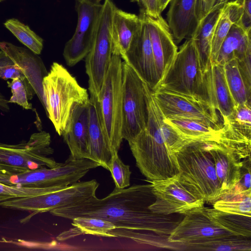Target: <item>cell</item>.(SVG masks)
Wrapping results in <instances>:
<instances>
[{"label": "cell", "instance_id": "obj_8", "mask_svg": "<svg viewBox=\"0 0 251 251\" xmlns=\"http://www.w3.org/2000/svg\"><path fill=\"white\" fill-rule=\"evenodd\" d=\"M115 5L105 0L99 15L92 46L85 57L90 96L98 98L109 69L112 57V20Z\"/></svg>", "mask_w": 251, "mask_h": 251}, {"label": "cell", "instance_id": "obj_48", "mask_svg": "<svg viewBox=\"0 0 251 251\" xmlns=\"http://www.w3.org/2000/svg\"><path fill=\"white\" fill-rule=\"evenodd\" d=\"M237 0V1H239V2H241L242 1V0Z\"/></svg>", "mask_w": 251, "mask_h": 251}, {"label": "cell", "instance_id": "obj_42", "mask_svg": "<svg viewBox=\"0 0 251 251\" xmlns=\"http://www.w3.org/2000/svg\"><path fill=\"white\" fill-rule=\"evenodd\" d=\"M244 163L241 170L240 177L235 186L229 190L231 193L251 192V157L243 159Z\"/></svg>", "mask_w": 251, "mask_h": 251}, {"label": "cell", "instance_id": "obj_30", "mask_svg": "<svg viewBox=\"0 0 251 251\" xmlns=\"http://www.w3.org/2000/svg\"><path fill=\"white\" fill-rule=\"evenodd\" d=\"M226 82L237 105L251 103V92L247 89L240 73L237 59H232L223 65Z\"/></svg>", "mask_w": 251, "mask_h": 251}, {"label": "cell", "instance_id": "obj_49", "mask_svg": "<svg viewBox=\"0 0 251 251\" xmlns=\"http://www.w3.org/2000/svg\"><path fill=\"white\" fill-rule=\"evenodd\" d=\"M98 2H100L101 0H97Z\"/></svg>", "mask_w": 251, "mask_h": 251}, {"label": "cell", "instance_id": "obj_39", "mask_svg": "<svg viewBox=\"0 0 251 251\" xmlns=\"http://www.w3.org/2000/svg\"><path fill=\"white\" fill-rule=\"evenodd\" d=\"M108 170L111 173L115 187L124 189L129 186L131 174L130 167L122 162L118 152L112 155L108 164Z\"/></svg>", "mask_w": 251, "mask_h": 251}, {"label": "cell", "instance_id": "obj_10", "mask_svg": "<svg viewBox=\"0 0 251 251\" xmlns=\"http://www.w3.org/2000/svg\"><path fill=\"white\" fill-rule=\"evenodd\" d=\"M147 181L151 184L155 196V201L149 206L154 213L184 215L204 206L203 196L180 172L166 179Z\"/></svg>", "mask_w": 251, "mask_h": 251}, {"label": "cell", "instance_id": "obj_44", "mask_svg": "<svg viewBox=\"0 0 251 251\" xmlns=\"http://www.w3.org/2000/svg\"><path fill=\"white\" fill-rule=\"evenodd\" d=\"M223 0H197L196 13L199 22L217 2Z\"/></svg>", "mask_w": 251, "mask_h": 251}, {"label": "cell", "instance_id": "obj_37", "mask_svg": "<svg viewBox=\"0 0 251 251\" xmlns=\"http://www.w3.org/2000/svg\"><path fill=\"white\" fill-rule=\"evenodd\" d=\"M0 77L7 80L20 78L25 85L28 100L33 98L34 92L20 68L2 50H0Z\"/></svg>", "mask_w": 251, "mask_h": 251}, {"label": "cell", "instance_id": "obj_33", "mask_svg": "<svg viewBox=\"0 0 251 251\" xmlns=\"http://www.w3.org/2000/svg\"><path fill=\"white\" fill-rule=\"evenodd\" d=\"M250 239V237L233 235L211 243L187 247L185 250L251 251Z\"/></svg>", "mask_w": 251, "mask_h": 251}, {"label": "cell", "instance_id": "obj_3", "mask_svg": "<svg viewBox=\"0 0 251 251\" xmlns=\"http://www.w3.org/2000/svg\"><path fill=\"white\" fill-rule=\"evenodd\" d=\"M44 108L56 132L62 136L72 111L88 103L87 90L61 64L53 62L42 81Z\"/></svg>", "mask_w": 251, "mask_h": 251}, {"label": "cell", "instance_id": "obj_12", "mask_svg": "<svg viewBox=\"0 0 251 251\" xmlns=\"http://www.w3.org/2000/svg\"><path fill=\"white\" fill-rule=\"evenodd\" d=\"M99 186V183L95 179L77 182L61 189L44 194L5 201L0 202V206L31 211L33 216L73 204L96 196Z\"/></svg>", "mask_w": 251, "mask_h": 251}, {"label": "cell", "instance_id": "obj_13", "mask_svg": "<svg viewBox=\"0 0 251 251\" xmlns=\"http://www.w3.org/2000/svg\"><path fill=\"white\" fill-rule=\"evenodd\" d=\"M152 96L166 118L197 120L216 129L223 128L219 113L207 103L194 96L164 90L152 91Z\"/></svg>", "mask_w": 251, "mask_h": 251}, {"label": "cell", "instance_id": "obj_17", "mask_svg": "<svg viewBox=\"0 0 251 251\" xmlns=\"http://www.w3.org/2000/svg\"><path fill=\"white\" fill-rule=\"evenodd\" d=\"M123 58L153 91L159 83L147 26L143 20Z\"/></svg>", "mask_w": 251, "mask_h": 251}, {"label": "cell", "instance_id": "obj_31", "mask_svg": "<svg viewBox=\"0 0 251 251\" xmlns=\"http://www.w3.org/2000/svg\"><path fill=\"white\" fill-rule=\"evenodd\" d=\"M213 206L222 211L251 217V192L237 193L226 191Z\"/></svg>", "mask_w": 251, "mask_h": 251}, {"label": "cell", "instance_id": "obj_46", "mask_svg": "<svg viewBox=\"0 0 251 251\" xmlns=\"http://www.w3.org/2000/svg\"><path fill=\"white\" fill-rule=\"evenodd\" d=\"M8 100L4 95L0 92V110L8 112L9 111Z\"/></svg>", "mask_w": 251, "mask_h": 251}, {"label": "cell", "instance_id": "obj_9", "mask_svg": "<svg viewBox=\"0 0 251 251\" xmlns=\"http://www.w3.org/2000/svg\"><path fill=\"white\" fill-rule=\"evenodd\" d=\"M122 136L128 142L146 127L148 118L147 84L126 62L122 63Z\"/></svg>", "mask_w": 251, "mask_h": 251}, {"label": "cell", "instance_id": "obj_43", "mask_svg": "<svg viewBox=\"0 0 251 251\" xmlns=\"http://www.w3.org/2000/svg\"><path fill=\"white\" fill-rule=\"evenodd\" d=\"M251 49L241 59H237L240 73L248 91L251 92Z\"/></svg>", "mask_w": 251, "mask_h": 251}, {"label": "cell", "instance_id": "obj_4", "mask_svg": "<svg viewBox=\"0 0 251 251\" xmlns=\"http://www.w3.org/2000/svg\"><path fill=\"white\" fill-rule=\"evenodd\" d=\"M50 143V135L45 131L35 132L28 141L17 144L0 142V173L16 174L58 166L60 163L50 157L53 153Z\"/></svg>", "mask_w": 251, "mask_h": 251}, {"label": "cell", "instance_id": "obj_34", "mask_svg": "<svg viewBox=\"0 0 251 251\" xmlns=\"http://www.w3.org/2000/svg\"><path fill=\"white\" fill-rule=\"evenodd\" d=\"M251 105H237L233 112L224 123L235 133L251 139Z\"/></svg>", "mask_w": 251, "mask_h": 251}, {"label": "cell", "instance_id": "obj_21", "mask_svg": "<svg viewBox=\"0 0 251 251\" xmlns=\"http://www.w3.org/2000/svg\"><path fill=\"white\" fill-rule=\"evenodd\" d=\"M89 101L75 106L62 135L75 159H89Z\"/></svg>", "mask_w": 251, "mask_h": 251}, {"label": "cell", "instance_id": "obj_41", "mask_svg": "<svg viewBox=\"0 0 251 251\" xmlns=\"http://www.w3.org/2000/svg\"><path fill=\"white\" fill-rule=\"evenodd\" d=\"M161 127L168 147L175 154H176L183 147L191 143L166 123L164 120V116Z\"/></svg>", "mask_w": 251, "mask_h": 251}, {"label": "cell", "instance_id": "obj_22", "mask_svg": "<svg viewBox=\"0 0 251 251\" xmlns=\"http://www.w3.org/2000/svg\"><path fill=\"white\" fill-rule=\"evenodd\" d=\"M167 14V24L176 44L190 38L199 23L197 0H171Z\"/></svg>", "mask_w": 251, "mask_h": 251}, {"label": "cell", "instance_id": "obj_11", "mask_svg": "<svg viewBox=\"0 0 251 251\" xmlns=\"http://www.w3.org/2000/svg\"><path fill=\"white\" fill-rule=\"evenodd\" d=\"M202 74L201 63L195 41L188 38L180 46L153 91L164 90L197 97Z\"/></svg>", "mask_w": 251, "mask_h": 251}, {"label": "cell", "instance_id": "obj_36", "mask_svg": "<svg viewBox=\"0 0 251 251\" xmlns=\"http://www.w3.org/2000/svg\"><path fill=\"white\" fill-rule=\"evenodd\" d=\"M227 2L224 7L213 34L211 45V60L213 62H216L222 44L233 24L230 17Z\"/></svg>", "mask_w": 251, "mask_h": 251}, {"label": "cell", "instance_id": "obj_15", "mask_svg": "<svg viewBox=\"0 0 251 251\" xmlns=\"http://www.w3.org/2000/svg\"><path fill=\"white\" fill-rule=\"evenodd\" d=\"M184 215L168 236V241L184 246L185 250L187 247L203 245L234 235L213 222L204 206Z\"/></svg>", "mask_w": 251, "mask_h": 251}, {"label": "cell", "instance_id": "obj_1", "mask_svg": "<svg viewBox=\"0 0 251 251\" xmlns=\"http://www.w3.org/2000/svg\"><path fill=\"white\" fill-rule=\"evenodd\" d=\"M155 200L151 184L116 187L106 197L96 196L50 211L52 215L72 220L78 217L101 218L113 223L116 228L150 231L169 236L184 217L176 214L156 213L149 209Z\"/></svg>", "mask_w": 251, "mask_h": 251}, {"label": "cell", "instance_id": "obj_32", "mask_svg": "<svg viewBox=\"0 0 251 251\" xmlns=\"http://www.w3.org/2000/svg\"><path fill=\"white\" fill-rule=\"evenodd\" d=\"M5 26L32 52L40 54L43 48V40L29 27L16 19H10L4 24Z\"/></svg>", "mask_w": 251, "mask_h": 251}, {"label": "cell", "instance_id": "obj_25", "mask_svg": "<svg viewBox=\"0 0 251 251\" xmlns=\"http://www.w3.org/2000/svg\"><path fill=\"white\" fill-rule=\"evenodd\" d=\"M229 0L217 2L199 22L192 36L196 45L203 72L211 60V45L214 30L225 4Z\"/></svg>", "mask_w": 251, "mask_h": 251}, {"label": "cell", "instance_id": "obj_27", "mask_svg": "<svg viewBox=\"0 0 251 251\" xmlns=\"http://www.w3.org/2000/svg\"><path fill=\"white\" fill-rule=\"evenodd\" d=\"M251 30L233 24L223 42L215 63L224 65L229 60L242 58L251 49Z\"/></svg>", "mask_w": 251, "mask_h": 251}, {"label": "cell", "instance_id": "obj_38", "mask_svg": "<svg viewBox=\"0 0 251 251\" xmlns=\"http://www.w3.org/2000/svg\"><path fill=\"white\" fill-rule=\"evenodd\" d=\"M227 5L233 23L251 30V0H243L241 2L229 0Z\"/></svg>", "mask_w": 251, "mask_h": 251}, {"label": "cell", "instance_id": "obj_14", "mask_svg": "<svg viewBox=\"0 0 251 251\" xmlns=\"http://www.w3.org/2000/svg\"><path fill=\"white\" fill-rule=\"evenodd\" d=\"M101 6L102 4L97 0H76L77 25L63 50V56L68 66H75L90 52Z\"/></svg>", "mask_w": 251, "mask_h": 251}, {"label": "cell", "instance_id": "obj_2", "mask_svg": "<svg viewBox=\"0 0 251 251\" xmlns=\"http://www.w3.org/2000/svg\"><path fill=\"white\" fill-rule=\"evenodd\" d=\"M148 118L145 128L128 144L136 164L147 180H159L179 173L176 154L168 147L161 129L163 115L147 87Z\"/></svg>", "mask_w": 251, "mask_h": 251}, {"label": "cell", "instance_id": "obj_16", "mask_svg": "<svg viewBox=\"0 0 251 251\" xmlns=\"http://www.w3.org/2000/svg\"><path fill=\"white\" fill-rule=\"evenodd\" d=\"M197 97L207 103L226 123L236 106L228 88L224 66L211 61L203 72Z\"/></svg>", "mask_w": 251, "mask_h": 251}, {"label": "cell", "instance_id": "obj_19", "mask_svg": "<svg viewBox=\"0 0 251 251\" xmlns=\"http://www.w3.org/2000/svg\"><path fill=\"white\" fill-rule=\"evenodd\" d=\"M212 157L224 194L238 182L244 160L225 140L204 141Z\"/></svg>", "mask_w": 251, "mask_h": 251}, {"label": "cell", "instance_id": "obj_45", "mask_svg": "<svg viewBox=\"0 0 251 251\" xmlns=\"http://www.w3.org/2000/svg\"><path fill=\"white\" fill-rule=\"evenodd\" d=\"M141 4L146 13L151 17L156 18L161 15L157 0H131Z\"/></svg>", "mask_w": 251, "mask_h": 251}, {"label": "cell", "instance_id": "obj_18", "mask_svg": "<svg viewBox=\"0 0 251 251\" xmlns=\"http://www.w3.org/2000/svg\"><path fill=\"white\" fill-rule=\"evenodd\" d=\"M139 16L149 31L159 82L176 55L177 48L167 23L161 15L153 18L143 9Z\"/></svg>", "mask_w": 251, "mask_h": 251}, {"label": "cell", "instance_id": "obj_6", "mask_svg": "<svg viewBox=\"0 0 251 251\" xmlns=\"http://www.w3.org/2000/svg\"><path fill=\"white\" fill-rule=\"evenodd\" d=\"M181 175L213 204L224 194L214 163L204 141L192 142L176 153Z\"/></svg>", "mask_w": 251, "mask_h": 251}, {"label": "cell", "instance_id": "obj_7", "mask_svg": "<svg viewBox=\"0 0 251 251\" xmlns=\"http://www.w3.org/2000/svg\"><path fill=\"white\" fill-rule=\"evenodd\" d=\"M100 164L89 159H75L70 155L64 163L50 168L42 167L22 173H0V182L29 187H67L78 182Z\"/></svg>", "mask_w": 251, "mask_h": 251}, {"label": "cell", "instance_id": "obj_47", "mask_svg": "<svg viewBox=\"0 0 251 251\" xmlns=\"http://www.w3.org/2000/svg\"><path fill=\"white\" fill-rule=\"evenodd\" d=\"M171 0H157L160 12L161 13L167 6Z\"/></svg>", "mask_w": 251, "mask_h": 251}, {"label": "cell", "instance_id": "obj_24", "mask_svg": "<svg viewBox=\"0 0 251 251\" xmlns=\"http://www.w3.org/2000/svg\"><path fill=\"white\" fill-rule=\"evenodd\" d=\"M141 23L139 16L116 7L111 26L113 54L119 55L123 59Z\"/></svg>", "mask_w": 251, "mask_h": 251}, {"label": "cell", "instance_id": "obj_5", "mask_svg": "<svg viewBox=\"0 0 251 251\" xmlns=\"http://www.w3.org/2000/svg\"><path fill=\"white\" fill-rule=\"evenodd\" d=\"M121 58L120 55L113 54L109 69L97 98L102 129L112 154L118 152L123 139Z\"/></svg>", "mask_w": 251, "mask_h": 251}, {"label": "cell", "instance_id": "obj_50", "mask_svg": "<svg viewBox=\"0 0 251 251\" xmlns=\"http://www.w3.org/2000/svg\"><path fill=\"white\" fill-rule=\"evenodd\" d=\"M3 0H0V1H3Z\"/></svg>", "mask_w": 251, "mask_h": 251}, {"label": "cell", "instance_id": "obj_28", "mask_svg": "<svg viewBox=\"0 0 251 251\" xmlns=\"http://www.w3.org/2000/svg\"><path fill=\"white\" fill-rule=\"evenodd\" d=\"M72 221L74 227L58 235L56 237L57 240L66 241L82 234L112 237L111 232L116 228L113 223L101 218L78 217Z\"/></svg>", "mask_w": 251, "mask_h": 251}, {"label": "cell", "instance_id": "obj_35", "mask_svg": "<svg viewBox=\"0 0 251 251\" xmlns=\"http://www.w3.org/2000/svg\"><path fill=\"white\" fill-rule=\"evenodd\" d=\"M65 187H29L5 184L0 182V202L13 199L44 194Z\"/></svg>", "mask_w": 251, "mask_h": 251}, {"label": "cell", "instance_id": "obj_29", "mask_svg": "<svg viewBox=\"0 0 251 251\" xmlns=\"http://www.w3.org/2000/svg\"><path fill=\"white\" fill-rule=\"evenodd\" d=\"M210 219L217 225L237 236L251 237V217L204 207Z\"/></svg>", "mask_w": 251, "mask_h": 251}, {"label": "cell", "instance_id": "obj_40", "mask_svg": "<svg viewBox=\"0 0 251 251\" xmlns=\"http://www.w3.org/2000/svg\"><path fill=\"white\" fill-rule=\"evenodd\" d=\"M10 88L12 96L8 100L9 103H14L26 110L33 109L32 104L28 102L27 92L24 82L20 78L12 79L7 82Z\"/></svg>", "mask_w": 251, "mask_h": 251}, {"label": "cell", "instance_id": "obj_20", "mask_svg": "<svg viewBox=\"0 0 251 251\" xmlns=\"http://www.w3.org/2000/svg\"><path fill=\"white\" fill-rule=\"evenodd\" d=\"M0 49L20 68L34 94L44 107L42 81L48 73L41 59L30 50L9 42H0Z\"/></svg>", "mask_w": 251, "mask_h": 251}, {"label": "cell", "instance_id": "obj_26", "mask_svg": "<svg viewBox=\"0 0 251 251\" xmlns=\"http://www.w3.org/2000/svg\"><path fill=\"white\" fill-rule=\"evenodd\" d=\"M164 121L190 142L222 141L225 139L224 126L216 129L201 122L182 118H166Z\"/></svg>", "mask_w": 251, "mask_h": 251}, {"label": "cell", "instance_id": "obj_23", "mask_svg": "<svg viewBox=\"0 0 251 251\" xmlns=\"http://www.w3.org/2000/svg\"><path fill=\"white\" fill-rule=\"evenodd\" d=\"M89 159L108 170L112 153L103 132L97 107V98H89Z\"/></svg>", "mask_w": 251, "mask_h": 251}]
</instances>
